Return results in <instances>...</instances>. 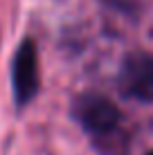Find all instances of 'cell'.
Returning a JSON list of instances; mask_svg holds the SVG:
<instances>
[{"instance_id":"obj_1","label":"cell","mask_w":153,"mask_h":155,"mask_svg":"<svg viewBox=\"0 0 153 155\" xmlns=\"http://www.w3.org/2000/svg\"><path fill=\"white\" fill-rule=\"evenodd\" d=\"M72 113H75L77 121L83 126V130H88L90 135L97 137V144H104V142L110 144V140L122 137V133H119V110L104 94L88 92L77 97Z\"/></svg>"},{"instance_id":"obj_2","label":"cell","mask_w":153,"mask_h":155,"mask_svg":"<svg viewBox=\"0 0 153 155\" xmlns=\"http://www.w3.org/2000/svg\"><path fill=\"white\" fill-rule=\"evenodd\" d=\"M38 52L32 38H25L18 45L12 61V88L16 106H27L38 92Z\"/></svg>"},{"instance_id":"obj_3","label":"cell","mask_w":153,"mask_h":155,"mask_svg":"<svg viewBox=\"0 0 153 155\" xmlns=\"http://www.w3.org/2000/svg\"><path fill=\"white\" fill-rule=\"evenodd\" d=\"M124 92L140 101H153V56L133 54L124 61L119 74Z\"/></svg>"},{"instance_id":"obj_4","label":"cell","mask_w":153,"mask_h":155,"mask_svg":"<svg viewBox=\"0 0 153 155\" xmlns=\"http://www.w3.org/2000/svg\"><path fill=\"white\" fill-rule=\"evenodd\" d=\"M146 155H153V151H151V153H146Z\"/></svg>"}]
</instances>
